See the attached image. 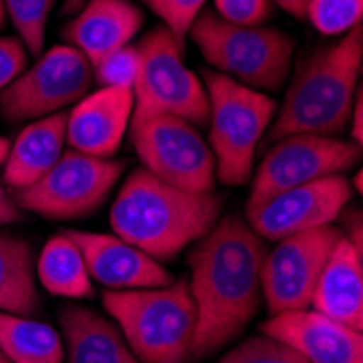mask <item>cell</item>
I'll return each instance as SVG.
<instances>
[{"mask_svg":"<svg viewBox=\"0 0 363 363\" xmlns=\"http://www.w3.org/2000/svg\"><path fill=\"white\" fill-rule=\"evenodd\" d=\"M261 240L240 216L216 222L187 255L189 294L196 305L191 359H205L235 340L261 307Z\"/></svg>","mask_w":363,"mask_h":363,"instance_id":"obj_1","label":"cell"},{"mask_svg":"<svg viewBox=\"0 0 363 363\" xmlns=\"http://www.w3.org/2000/svg\"><path fill=\"white\" fill-rule=\"evenodd\" d=\"M224 198L216 191H185L138 168L111 205L113 233L152 259H174L205 238L220 220Z\"/></svg>","mask_w":363,"mask_h":363,"instance_id":"obj_2","label":"cell"},{"mask_svg":"<svg viewBox=\"0 0 363 363\" xmlns=\"http://www.w3.org/2000/svg\"><path fill=\"white\" fill-rule=\"evenodd\" d=\"M363 65V28L357 24L335 44L311 52L296 70L285 101L274 116L268 140L287 135L344 133L359 89Z\"/></svg>","mask_w":363,"mask_h":363,"instance_id":"obj_3","label":"cell"},{"mask_svg":"<svg viewBox=\"0 0 363 363\" xmlns=\"http://www.w3.org/2000/svg\"><path fill=\"white\" fill-rule=\"evenodd\" d=\"M103 305L140 363H185L196 333V305L185 277L163 287L105 289Z\"/></svg>","mask_w":363,"mask_h":363,"instance_id":"obj_4","label":"cell"},{"mask_svg":"<svg viewBox=\"0 0 363 363\" xmlns=\"http://www.w3.org/2000/svg\"><path fill=\"white\" fill-rule=\"evenodd\" d=\"M187 33L220 74L250 89L274 91L289 74L294 40L279 28L233 24L203 9Z\"/></svg>","mask_w":363,"mask_h":363,"instance_id":"obj_5","label":"cell"},{"mask_svg":"<svg viewBox=\"0 0 363 363\" xmlns=\"http://www.w3.org/2000/svg\"><path fill=\"white\" fill-rule=\"evenodd\" d=\"M209 101V148L216 157V177L224 185H244L255 166L259 142L277 116V103L220 72H205Z\"/></svg>","mask_w":363,"mask_h":363,"instance_id":"obj_6","label":"cell"},{"mask_svg":"<svg viewBox=\"0 0 363 363\" xmlns=\"http://www.w3.org/2000/svg\"><path fill=\"white\" fill-rule=\"evenodd\" d=\"M138 50L142 72L133 87L130 126L155 116H177L194 126H205L209 122L207 89L185 65V44L161 24L146 33Z\"/></svg>","mask_w":363,"mask_h":363,"instance_id":"obj_7","label":"cell"},{"mask_svg":"<svg viewBox=\"0 0 363 363\" xmlns=\"http://www.w3.org/2000/svg\"><path fill=\"white\" fill-rule=\"evenodd\" d=\"M124 170L122 159H98L70 148L38 183L9 191L22 211L46 220H81L105 205Z\"/></svg>","mask_w":363,"mask_h":363,"instance_id":"obj_8","label":"cell"},{"mask_svg":"<svg viewBox=\"0 0 363 363\" xmlns=\"http://www.w3.org/2000/svg\"><path fill=\"white\" fill-rule=\"evenodd\" d=\"M142 168L185 191H213L216 157L198 126L177 116H155L130 126Z\"/></svg>","mask_w":363,"mask_h":363,"instance_id":"obj_9","label":"cell"},{"mask_svg":"<svg viewBox=\"0 0 363 363\" xmlns=\"http://www.w3.org/2000/svg\"><path fill=\"white\" fill-rule=\"evenodd\" d=\"M94 85V65L83 52L52 46L33 68L0 91V116L7 122L40 120L77 105Z\"/></svg>","mask_w":363,"mask_h":363,"instance_id":"obj_10","label":"cell"},{"mask_svg":"<svg viewBox=\"0 0 363 363\" xmlns=\"http://www.w3.org/2000/svg\"><path fill=\"white\" fill-rule=\"evenodd\" d=\"M342 238L344 230L328 224L277 242L261 268V296L270 315L311 309L320 272Z\"/></svg>","mask_w":363,"mask_h":363,"instance_id":"obj_11","label":"cell"},{"mask_svg":"<svg viewBox=\"0 0 363 363\" xmlns=\"http://www.w3.org/2000/svg\"><path fill=\"white\" fill-rule=\"evenodd\" d=\"M361 146L326 135H287L268 150L255 172L246 207L270 196L354 168Z\"/></svg>","mask_w":363,"mask_h":363,"instance_id":"obj_12","label":"cell"},{"mask_svg":"<svg viewBox=\"0 0 363 363\" xmlns=\"http://www.w3.org/2000/svg\"><path fill=\"white\" fill-rule=\"evenodd\" d=\"M352 198V185L344 174H331L270 196L246 207V222L266 242L333 224Z\"/></svg>","mask_w":363,"mask_h":363,"instance_id":"obj_13","label":"cell"},{"mask_svg":"<svg viewBox=\"0 0 363 363\" xmlns=\"http://www.w3.org/2000/svg\"><path fill=\"white\" fill-rule=\"evenodd\" d=\"M259 331L294 348L309 363H363V335L315 309L285 311Z\"/></svg>","mask_w":363,"mask_h":363,"instance_id":"obj_14","label":"cell"},{"mask_svg":"<svg viewBox=\"0 0 363 363\" xmlns=\"http://www.w3.org/2000/svg\"><path fill=\"white\" fill-rule=\"evenodd\" d=\"M130 118H133V89L101 87L81 98L68 113L65 144L89 157L113 159L130 126Z\"/></svg>","mask_w":363,"mask_h":363,"instance_id":"obj_15","label":"cell"},{"mask_svg":"<svg viewBox=\"0 0 363 363\" xmlns=\"http://www.w3.org/2000/svg\"><path fill=\"white\" fill-rule=\"evenodd\" d=\"M83 252L87 272L105 289H144L163 287L174 279L157 259L120 240L118 235L65 230Z\"/></svg>","mask_w":363,"mask_h":363,"instance_id":"obj_16","label":"cell"},{"mask_svg":"<svg viewBox=\"0 0 363 363\" xmlns=\"http://www.w3.org/2000/svg\"><path fill=\"white\" fill-rule=\"evenodd\" d=\"M144 24V13L128 0H85L79 16L61 30L68 46L98 65L111 52L128 46Z\"/></svg>","mask_w":363,"mask_h":363,"instance_id":"obj_17","label":"cell"},{"mask_svg":"<svg viewBox=\"0 0 363 363\" xmlns=\"http://www.w3.org/2000/svg\"><path fill=\"white\" fill-rule=\"evenodd\" d=\"M311 309L354 331L363 328V250L342 238L320 272Z\"/></svg>","mask_w":363,"mask_h":363,"instance_id":"obj_18","label":"cell"},{"mask_svg":"<svg viewBox=\"0 0 363 363\" xmlns=\"http://www.w3.org/2000/svg\"><path fill=\"white\" fill-rule=\"evenodd\" d=\"M65 126L68 113L57 111L52 116L33 120L24 126L16 142L9 146L7 159L3 163V181L7 189H24L38 183L63 155Z\"/></svg>","mask_w":363,"mask_h":363,"instance_id":"obj_19","label":"cell"},{"mask_svg":"<svg viewBox=\"0 0 363 363\" xmlns=\"http://www.w3.org/2000/svg\"><path fill=\"white\" fill-rule=\"evenodd\" d=\"M59 322L65 363H140L118 326L94 309L65 305Z\"/></svg>","mask_w":363,"mask_h":363,"instance_id":"obj_20","label":"cell"},{"mask_svg":"<svg viewBox=\"0 0 363 363\" xmlns=\"http://www.w3.org/2000/svg\"><path fill=\"white\" fill-rule=\"evenodd\" d=\"M0 311L33 318L42 311L30 244L0 230Z\"/></svg>","mask_w":363,"mask_h":363,"instance_id":"obj_21","label":"cell"},{"mask_svg":"<svg viewBox=\"0 0 363 363\" xmlns=\"http://www.w3.org/2000/svg\"><path fill=\"white\" fill-rule=\"evenodd\" d=\"M38 279L42 287L52 296L74 301L94 298L91 277L87 272L83 252L65 230L50 238L42 248L38 261Z\"/></svg>","mask_w":363,"mask_h":363,"instance_id":"obj_22","label":"cell"},{"mask_svg":"<svg viewBox=\"0 0 363 363\" xmlns=\"http://www.w3.org/2000/svg\"><path fill=\"white\" fill-rule=\"evenodd\" d=\"M0 350L9 363H63V337L55 326L0 311Z\"/></svg>","mask_w":363,"mask_h":363,"instance_id":"obj_23","label":"cell"},{"mask_svg":"<svg viewBox=\"0 0 363 363\" xmlns=\"http://www.w3.org/2000/svg\"><path fill=\"white\" fill-rule=\"evenodd\" d=\"M18 38L30 55L40 57L46 42V24L55 0H3Z\"/></svg>","mask_w":363,"mask_h":363,"instance_id":"obj_24","label":"cell"},{"mask_svg":"<svg viewBox=\"0 0 363 363\" xmlns=\"http://www.w3.org/2000/svg\"><path fill=\"white\" fill-rule=\"evenodd\" d=\"M363 0H309L307 20L322 35H342L361 24Z\"/></svg>","mask_w":363,"mask_h":363,"instance_id":"obj_25","label":"cell"},{"mask_svg":"<svg viewBox=\"0 0 363 363\" xmlns=\"http://www.w3.org/2000/svg\"><path fill=\"white\" fill-rule=\"evenodd\" d=\"M218 363H309L287 344L270 335H252L235 346Z\"/></svg>","mask_w":363,"mask_h":363,"instance_id":"obj_26","label":"cell"},{"mask_svg":"<svg viewBox=\"0 0 363 363\" xmlns=\"http://www.w3.org/2000/svg\"><path fill=\"white\" fill-rule=\"evenodd\" d=\"M142 72V57L138 46H124L98 65H94V83L101 87H128L133 89Z\"/></svg>","mask_w":363,"mask_h":363,"instance_id":"obj_27","label":"cell"},{"mask_svg":"<svg viewBox=\"0 0 363 363\" xmlns=\"http://www.w3.org/2000/svg\"><path fill=\"white\" fill-rule=\"evenodd\" d=\"M144 3L174 33L177 40L185 44L189 26L196 20V16L203 11L207 0H144Z\"/></svg>","mask_w":363,"mask_h":363,"instance_id":"obj_28","label":"cell"},{"mask_svg":"<svg viewBox=\"0 0 363 363\" xmlns=\"http://www.w3.org/2000/svg\"><path fill=\"white\" fill-rule=\"evenodd\" d=\"M216 13L233 24H263L272 16L270 0H213Z\"/></svg>","mask_w":363,"mask_h":363,"instance_id":"obj_29","label":"cell"},{"mask_svg":"<svg viewBox=\"0 0 363 363\" xmlns=\"http://www.w3.org/2000/svg\"><path fill=\"white\" fill-rule=\"evenodd\" d=\"M28 63V50L20 38H0V91L9 87Z\"/></svg>","mask_w":363,"mask_h":363,"instance_id":"obj_30","label":"cell"},{"mask_svg":"<svg viewBox=\"0 0 363 363\" xmlns=\"http://www.w3.org/2000/svg\"><path fill=\"white\" fill-rule=\"evenodd\" d=\"M24 220V211L16 205V201L11 198V191L7 189L3 174H0V226L5 224H16Z\"/></svg>","mask_w":363,"mask_h":363,"instance_id":"obj_31","label":"cell"},{"mask_svg":"<svg viewBox=\"0 0 363 363\" xmlns=\"http://www.w3.org/2000/svg\"><path fill=\"white\" fill-rule=\"evenodd\" d=\"M350 135L354 140L357 146H361L363 140V96H361V87L357 89L354 103H352V111H350Z\"/></svg>","mask_w":363,"mask_h":363,"instance_id":"obj_32","label":"cell"},{"mask_svg":"<svg viewBox=\"0 0 363 363\" xmlns=\"http://www.w3.org/2000/svg\"><path fill=\"white\" fill-rule=\"evenodd\" d=\"M344 228H346L344 238H346L348 242H352L359 250H363V242H361V235H363L361 213H359V211H348V213H344Z\"/></svg>","mask_w":363,"mask_h":363,"instance_id":"obj_33","label":"cell"},{"mask_svg":"<svg viewBox=\"0 0 363 363\" xmlns=\"http://www.w3.org/2000/svg\"><path fill=\"white\" fill-rule=\"evenodd\" d=\"M270 3L279 5L283 11H287L289 16L305 20L307 18V3L309 0H270Z\"/></svg>","mask_w":363,"mask_h":363,"instance_id":"obj_34","label":"cell"},{"mask_svg":"<svg viewBox=\"0 0 363 363\" xmlns=\"http://www.w3.org/2000/svg\"><path fill=\"white\" fill-rule=\"evenodd\" d=\"M85 0H65L63 3V13H77L83 7Z\"/></svg>","mask_w":363,"mask_h":363,"instance_id":"obj_35","label":"cell"},{"mask_svg":"<svg viewBox=\"0 0 363 363\" xmlns=\"http://www.w3.org/2000/svg\"><path fill=\"white\" fill-rule=\"evenodd\" d=\"M9 140L7 138H3V135H0V166H3V163H5V159H7V152H9Z\"/></svg>","mask_w":363,"mask_h":363,"instance_id":"obj_36","label":"cell"},{"mask_svg":"<svg viewBox=\"0 0 363 363\" xmlns=\"http://www.w3.org/2000/svg\"><path fill=\"white\" fill-rule=\"evenodd\" d=\"M5 22H7V11H5V3L0 0V28L5 26Z\"/></svg>","mask_w":363,"mask_h":363,"instance_id":"obj_37","label":"cell"},{"mask_svg":"<svg viewBox=\"0 0 363 363\" xmlns=\"http://www.w3.org/2000/svg\"><path fill=\"white\" fill-rule=\"evenodd\" d=\"M354 187H357V191H361V172H357V177H354Z\"/></svg>","mask_w":363,"mask_h":363,"instance_id":"obj_38","label":"cell"},{"mask_svg":"<svg viewBox=\"0 0 363 363\" xmlns=\"http://www.w3.org/2000/svg\"><path fill=\"white\" fill-rule=\"evenodd\" d=\"M0 363H9V359H7V357L3 354V350H0Z\"/></svg>","mask_w":363,"mask_h":363,"instance_id":"obj_39","label":"cell"}]
</instances>
